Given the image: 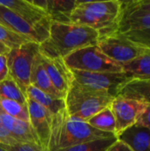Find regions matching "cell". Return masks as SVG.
<instances>
[{
  "label": "cell",
  "mask_w": 150,
  "mask_h": 151,
  "mask_svg": "<svg viewBox=\"0 0 150 151\" xmlns=\"http://www.w3.org/2000/svg\"><path fill=\"white\" fill-rule=\"evenodd\" d=\"M39 53V43L29 42L11 49L7 58L9 77L19 87L23 94L30 85V75L35 57Z\"/></svg>",
  "instance_id": "6"
},
{
  "label": "cell",
  "mask_w": 150,
  "mask_h": 151,
  "mask_svg": "<svg viewBox=\"0 0 150 151\" xmlns=\"http://www.w3.org/2000/svg\"><path fill=\"white\" fill-rule=\"evenodd\" d=\"M73 81L91 91L116 97L120 88L132 79L123 73H88L72 71Z\"/></svg>",
  "instance_id": "7"
},
{
  "label": "cell",
  "mask_w": 150,
  "mask_h": 151,
  "mask_svg": "<svg viewBox=\"0 0 150 151\" xmlns=\"http://www.w3.org/2000/svg\"><path fill=\"white\" fill-rule=\"evenodd\" d=\"M45 11L51 22L71 23V15L78 0H32Z\"/></svg>",
  "instance_id": "15"
},
{
  "label": "cell",
  "mask_w": 150,
  "mask_h": 151,
  "mask_svg": "<svg viewBox=\"0 0 150 151\" xmlns=\"http://www.w3.org/2000/svg\"><path fill=\"white\" fill-rule=\"evenodd\" d=\"M122 1H79L71 15V23L96 30L100 36L117 31Z\"/></svg>",
  "instance_id": "3"
},
{
  "label": "cell",
  "mask_w": 150,
  "mask_h": 151,
  "mask_svg": "<svg viewBox=\"0 0 150 151\" xmlns=\"http://www.w3.org/2000/svg\"><path fill=\"white\" fill-rule=\"evenodd\" d=\"M0 25L19 35L27 37L33 42L42 43L49 37L50 29L36 27L25 21L12 11L0 4Z\"/></svg>",
  "instance_id": "11"
},
{
  "label": "cell",
  "mask_w": 150,
  "mask_h": 151,
  "mask_svg": "<svg viewBox=\"0 0 150 151\" xmlns=\"http://www.w3.org/2000/svg\"><path fill=\"white\" fill-rule=\"evenodd\" d=\"M72 71L88 73H123L122 65L108 58L97 45L78 50L64 58Z\"/></svg>",
  "instance_id": "5"
},
{
  "label": "cell",
  "mask_w": 150,
  "mask_h": 151,
  "mask_svg": "<svg viewBox=\"0 0 150 151\" xmlns=\"http://www.w3.org/2000/svg\"><path fill=\"white\" fill-rule=\"evenodd\" d=\"M114 98L87 89L73 81L65 98V110L69 116L88 122L101 111L110 107Z\"/></svg>",
  "instance_id": "4"
},
{
  "label": "cell",
  "mask_w": 150,
  "mask_h": 151,
  "mask_svg": "<svg viewBox=\"0 0 150 151\" xmlns=\"http://www.w3.org/2000/svg\"><path fill=\"white\" fill-rule=\"evenodd\" d=\"M0 4L12 11L25 21L36 27H50L51 20L41 7L32 0H0Z\"/></svg>",
  "instance_id": "12"
},
{
  "label": "cell",
  "mask_w": 150,
  "mask_h": 151,
  "mask_svg": "<svg viewBox=\"0 0 150 151\" xmlns=\"http://www.w3.org/2000/svg\"><path fill=\"white\" fill-rule=\"evenodd\" d=\"M30 85L38 88L39 90L50 95L52 97L57 99H65V96L59 93L53 86L47 72L45 71L40 58V53L34 58L31 75H30Z\"/></svg>",
  "instance_id": "18"
},
{
  "label": "cell",
  "mask_w": 150,
  "mask_h": 151,
  "mask_svg": "<svg viewBox=\"0 0 150 151\" xmlns=\"http://www.w3.org/2000/svg\"><path fill=\"white\" fill-rule=\"evenodd\" d=\"M0 119L18 143L38 144V140L29 122H26L4 113L0 107Z\"/></svg>",
  "instance_id": "16"
},
{
  "label": "cell",
  "mask_w": 150,
  "mask_h": 151,
  "mask_svg": "<svg viewBox=\"0 0 150 151\" xmlns=\"http://www.w3.org/2000/svg\"><path fill=\"white\" fill-rule=\"evenodd\" d=\"M144 105L141 102L121 96L113 99L110 107L116 122V136L137 124Z\"/></svg>",
  "instance_id": "10"
},
{
  "label": "cell",
  "mask_w": 150,
  "mask_h": 151,
  "mask_svg": "<svg viewBox=\"0 0 150 151\" xmlns=\"http://www.w3.org/2000/svg\"><path fill=\"white\" fill-rule=\"evenodd\" d=\"M97 46L108 58L120 65L133 61L147 50L116 33L100 36Z\"/></svg>",
  "instance_id": "9"
},
{
  "label": "cell",
  "mask_w": 150,
  "mask_h": 151,
  "mask_svg": "<svg viewBox=\"0 0 150 151\" xmlns=\"http://www.w3.org/2000/svg\"><path fill=\"white\" fill-rule=\"evenodd\" d=\"M26 96L44 109H46L52 116L65 109V100L57 99L39 90L32 85H29L26 91Z\"/></svg>",
  "instance_id": "19"
},
{
  "label": "cell",
  "mask_w": 150,
  "mask_h": 151,
  "mask_svg": "<svg viewBox=\"0 0 150 151\" xmlns=\"http://www.w3.org/2000/svg\"><path fill=\"white\" fill-rule=\"evenodd\" d=\"M88 123L97 130L116 135V122L111 107H107L92 117Z\"/></svg>",
  "instance_id": "22"
},
{
  "label": "cell",
  "mask_w": 150,
  "mask_h": 151,
  "mask_svg": "<svg viewBox=\"0 0 150 151\" xmlns=\"http://www.w3.org/2000/svg\"><path fill=\"white\" fill-rule=\"evenodd\" d=\"M133 151H150V131L135 124L117 136Z\"/></svg>",
  "instance_id": "17"
},
{
  "label": "cell",
  "mask_w": 150,
  "mask_h": 151,
  "mask_svg": "<svg viewBox=\"0 0 150 151\" xmlns=\"http://www.w3.org/2000/svg\"><path fill=\"white\" fill-rule=\"evenodd\" d=\"M0 151H6L4 149H3L2 147H0Z\"/></svg>",
  "instance_id": "34"
},
{
  "label": "cell",
  "mask_w": 150,
  "mask_h": 151,
  "mask_svg": "<svg viewBox=\"0 0 150 151\" xmlns=\"http://www.w3.org/2000/svg\"><path fill=\"white\" fill-rule=\"evenodd\" d=\"M115 33L143 49L150 50V14L126 12L121 8Z\"/></svg>",
  "instance_id": "8"
},
{
  "label": "cell",
  "mask_w": 150,
  "mask_h": 151,
  "mask_svg": "<svg viewBox=\"0 0 150 151\" xmlns=\"http://www.w3.org/2000/svg\"><path fill=\"white\" fill-rule=\"evenodd\" d=\"M99 33L73 23L51 22L49 37L39 44V53L48 58H65L85 47L97 45Z\"/></svg>",
  "instance_id": "1"
},
{
  "label": "cell",
  "mask_w": 150,
  "mask_h": 151,
  "mask_svg": "<svg viewBox=\"0 0 150 151\" xmlns=\"http://www.w3.org/2000/svg\"><path fill=\"white\" fill-rule=\"evenodd\" d=\"M137 124L150 131V104H145L144 108L138 119Z\"/></svg>",
  "instance_id": "29"
},
{
  "label": "cell",
  "mask_w": 150,
  "mask_h": 151,
  "mask_svg": "<svg viewBox=\"0 0 150 151\" xmlns=\"http://www.w3.org/2000/svg\"><path fill=\"white\" fill-rule=\"evenodd\" d=\"M9 77L6 56H0V82Z\"/></svg>",
  "instance_id": "31"
},
{
  "label": "cell",
  "mask_w": 150,
  "mask_h": 151,
  "mask_svg": "<svg viewBox=\"0 0 150 151\" xmlns=\"http://www.w3.org/2000/svg\"><path fill=\"white\" fill-rule=\"evenodd\" d=\"M11 48H9L7 45L0 42V56H7L9 52L11 51Z\"/></svg>",
  "instance_id": "33"
},
{
  "label": "cell",
  "mask_w": 150,
  "mask_h": 151,
  "mask_svg": "<svg viewBox=\"0 0 150 151\" xmlns=\"http://www.w3.org/2000/svg\"><path fill=\"white\" fill-rule=\"evenodd\" d=\"M122 68L132 80L150 79V50H145L133 61L122 65Z\"/></svg>",
  "instance_id": "21"
},
{
  "label": "cell",
  "mask_w": 150,
  "mask_h": 151,
  "mask_svg": "<svg viewBox=\"0 0 150 151\" xmlns=\"http://www.w3.org/2000/svg\"><path fill=\"white\" fill-rule=\"evenodd\" d=\"M40 58L55 88L66 96L73 82V75L72 70L65 65L64 58H48L41 54Z\"/></svg>",
  "instance_id": "14"
},
{
  "label": "cell",
  "mask_w": 150,
  "mask_h": 151,
  "mask_svg": "<svg viewBox=\"0 0 150 151\" xmlns=\"http://www.w3.org/2000/svg\"><path fill=\"white\" fill-rule=\"evenodd\" d=\"M117 140V136H112L110 138L99 139L88 142H84L58 151H107Z\"/></svg>",
  "instance_id": "25"
},
{
  "label": "cell",
  "mask_w": 150,
  "mask_h": 151,
  "mask_svg": "<svg viewBox=\"0 0 150 151\" xmlns=\"http://www.w3.org/2000/svg\"><path fill=\"white\" fill-rule=\"evenodd\" d=\"M107 151H133L125 142L117 140Z\"/></svg>",
  "instance_id": "32"
},
{
  "label": "cell",
  "mask_w": 150,
  "mask_h": 151,
  "mask_svg": "<svg viewBox=\"0 0 150 151\" xmlns=\"http://www.w3.org/2000/svg\"><path fill=\"white\" fill-rule=\"evenodd\" d=\"M0 147L6 151H44L40 145L34 143H17L15 145L0 144Z\"/></svg>",
  "instance_id": "28"
},
{
  "label": "cell",
  "mask_w": 150,
  "mask_h": 151,
  "mask_svg": "<svg viewBox=\"0 0 150 151\" xmlns=\"http://www.w3.org/2000/svg\"><path fill=\"white\" fill-rule=\"evenodd\" d=\"M0 42L7 45L9 48L14 49V48L19 47L20 45L24 43L33 42V41L27 37L15 34L10 31L9 29H7L6 27H4V26L0 25Z\"/></svg>",
  "instance_id": "26"
},
{
  "label": "cell",
  "mask_w": 150,
  "mask_h": 151,
  "mask_svg": "<svg viewBox=\"0 0 150 151\" xmlns=\"http://www.w3.org/2000/svg\"><path fill=\"white\" fill-rule=\"evenodd\" d=\"M0 107L7 115L26 122H29L27 104H21L15 101L0 98Z\"/></svg>",
  "instance_id": "24"
},
{
  "label": "cell",
  "mask_w": 150,
  "mask_h": 151,
  "mask_svg": "<svg viewBox=\"0 0 150 151\" xmlns=\"http://www.w3.org/2000/svg\"><path fill=\"white\" fill-rule=\"evenodd\" d=\"M18 142L13 139L9 131L5 128L0 119V144L4 145H15Z\"/></svg>",
  "instance_id": "30"
},
{
  "label": "cell",
  "mask_w": 150,
  "mask_h": 151,
  "mask_svg": "<svg viewBox=\"0 0 150 151\" xmlns=\"http://www.w3.org/2000/svg\"><path fill=\"white\" fill-rule=\"evenodd\" d=\"M121 8L126 12L150 14V0L122 1Z\"/></svg>",
  "instance_id": "27"
},
{
  "label": "cell",
  "mask_w": 150,
  "mask_h": 151,
  "mask_svg": "<svg viewBox=\"0 0 150 151\" xmlns=\"http://www.w3.org/2000/svg\"><path fill=\"white\" fill-rule=\"evenodd\" d=\"M116 136L91 127L88 122L68 115L63 110L52 116L48 151H58L84 142Z\"/></svg>",
  "instance_id": "2"
},
{
  "label": "cell",
  "mask_w": 150,
  "mask_h": 151,
  "mask_svg": "<svg viewBox=\"0 0 150 151\" xmlns=\"http://www.w3.org/2000/svg\"><path fill=\"white\" fill-rule=\"evenodd\" d=\"M29 123L37 137L39 145L44 151H48L51 134L52 115L35 102L27 99V102Z\"/></svg>",
  "instance_id": "13"
},
{
  "label": "cell",
  "mask_w": 150,
  "mask_h": 151,
  "mask_svg": "<svg viewBox=\"0 0 150 151\" xmlns=\"http://www.w3.org/2000/svg\"><path fill=\"white\" fill-rule=\"evenodd\" d=\"M118 96L150 104V79L131 80L120 88Z\"/></svg>",
  "instance_id": "20"
},
{
  "label": "cell",
  "mask_w": 150,
  "mask_h": 151,
  "mask_svg": "<svg viewBox=\"0 0 150 151\" xmlns=\"http://www.w3.org/2000/svg\"><path fill=\"white\" fill-rule=\"evenodd\" d=\"M0 98L15 101L21 104H27V96L17 83L10 77L0 82Z\"/></svg>",
  "instance_id": "23"
}]
</instances>
